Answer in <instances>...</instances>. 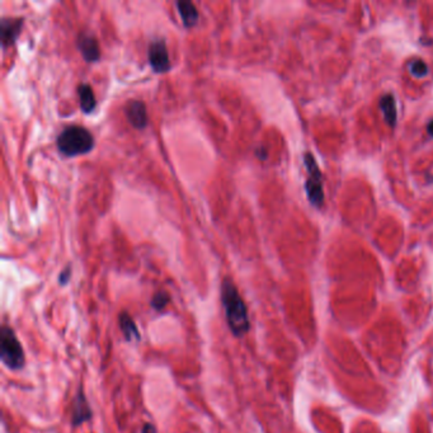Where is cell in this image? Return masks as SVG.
Returning a JSON list of instances; mask_svg holds the SVG:
<instances>
[{
  "mask_svg": "<svg viewBox=\"0 0 433 433\" xmlns=\"http://www.w3.org/2000/svg\"><path fill=\"white\" fill-rule=\"evenodd\" d=\"M221 302L225 310V319L232 333L237 338L244 337L250 328L247 305L234 282L229 278H225L221 284Z\"/></svg>",
  "mask_w": 433,
  "mask_h": 433,
  "instance_id": "obj_1",
  "label": "cell"
},
{
  "mask_svg": "<svg viewBox=\"0 0 433 433\" xmlns=\"http://www.w3.org/2000/svg\"><path fill=\"white\" fill-rule=\"evenodd\" d=\"M56 145L65 157H78L87 154L94 147V137L85 127L69 126L60 132Z\"/></svg>",
  "mask_w": 433,
  "mask_h": 433,
  "instance_id": "obj_2",
  "label": "cell"
},
{
  "mask_svg": "<svg viewBox=\"0 0 433 433\" xmlns=\"http://www.w3.org/2000/svg\"><path fill=\"white\" fill-rule=\"evenodd\" d=\"M0 359L3 365L12 371H19L26 364L22 344L14 330L7 325L3 326L0 333Z\"/></svg>",
  "mask_w": 433,
  "mask_h": 433,
  "instance_id": "obj_3",
  "label": "cell"
},
{
  "mask_svg": "<svg viewBox=\"0 0 433 433\" xmlns=\"http://www.w3.org/2000/svg\"><path fill=\"white\" fill-rule=\"evenodd\" d=\"M305 167H307L308 172H309V180L307 181V188L308 197H309L310 202L315 206H321L324 199L323 193V185H321V173L319 169L318 164H316L315 159L311 154L305 155Z\"/></svg>",
  "mask_w": 433,
  "mask_h": 433,
  "instance_id": "obj_4",
  "label": "cell"
},
{
  "mask_svg": "<svg viewBox=\"0 0 433 433\" xmlns=\"http://www.w3.org/2000/svg\"><path fill=\"white\" fill-rule=\"evenodd\" d=\"M147 58H149L150 66L152 67L155 72H159V74L160 72H167L172 67L167 45H165V41L162 38L150 42Z\"/></svg>",
  "mask_w": 433,
  "mask_h": 433,
  "instance_id": "obj_5",
  "label": "cell"
},
{
  "mask_svg": "<svg viewBox=\"0 0 433 433\" xmlns=\"http://www.w3.org/2000/svg\"><path fill=\"white\" fill-rule=\"evenodd\" d=\"M92 419V409H90L89 403H88L85 394L83 389L80 388L78 391L77 396L72 400L71 406V424L74 427L80 426L85 422Z\"/></svg>",
  "mask_w": 433,
  "mask_h": 433,
  "instance_id": "obj_6",
  "label": "cell"
},
{
  "mask_svg": "<svg viewBox=\"0 0 433 433\" xmlns=\"http://www.w3.org/2000/svg\"><path fill=\"white\" fill-rule=\"evenodd\" d=\"M124 115H126L129 122L137 130H142L147 124V112L146 106L141 100H130L124 107Z\"/></svg>",
  "mask_w": 433,
  "mask_h": 433,
  "instance_id": "obj_7",
  "label": "cell"
},
{
  "mask_svg": "<svg viewBox=\"0 0 433 433\" xmlns=\"http://www.w3.org/2000/svg\"><path fill=\"white\" fill-rule=\"evenodd\" d=\"M78 48L85 61L95 62L100 59V50L97 40L89 33L82 32L78 37Z\"/></svg>",
  "mask_w": 433,
  "mask_h": 433,
  "instance_id": "obj_8",
  "label": "cell"
},
{
  "mask_svg": "<svg viewBox=\"0 0 433 433\" xmlns=\"http://www.w3.org/2000/svg\"><path fill=\"white\" fill-rule=\"evenodd\" d=\"M22 24L23 20L20 18H3L2 24H0L3 48L14 43L22 30Z\"/></svg>",
  "mask_w": 433,
  "mask_h": 433,
  "instance_id": "obj_9",
  "label": "cell"
},
{
  "mask_svg": "<svg viewBox=\"0 0 433 433\" xmlns=\"http://www.w3.org/2000/svg\"><path fill=\"white\" fill-rule=\"evenodd\" d=\"M175 5H177L178 13H180L181 18H182V22L183 24H185V27H193L199 17L196 5L192 2H188V0H181V2L175 3Z\"/></svg>",
  "mask_w": 433,
  "mask_h": 433,
  "instance_id": "obj_10",
  "label": "cell"
},
{
  "mask_svg": "<svg viewBox=\"0 0 433 433\" xmlns=\"http://www.w3.org/2000/svg\"><path fill=\"white\" fill-rule=\"evenodd\" d=\"M118 323H120L121 332H122L126 341H140L141 336H140L139 328H137L136 323H135L134 319L131 318V315H130L127 311L120 313V315H118Z\"/></svg>",
  "mask_w": 433,
  "mask_h": 433,
  "instance_id": "obj_11",
  "label": "cell"
},
{
  "mask_svg": "<svg viewBox=\"0 0 433 433\" xmlns=\"http://www.w3.org/2000/svg\"><path fill=\"white\" fill-rule=\"evenodd\" d=\"M78 95H79L80 100V108L84 113H90L94 111L95 106H97V100H95L94 92H93L92 87L87 83H82L78 85Z\"/></svg>",
  "mask_w": 433,
  "mask_h": 433,
  "instance_id": "obj_12",
  "label": "cell"
},
{
  "mask_svg": "<svg viewBox=\"0 0 433 433\" xmlns=\"http://www.w3.org/2000/svg\"><path fill=\"white\" fill-rule=\"evenodd\" d=\"M380 108L385 121L391 126H394L398 117V110H396L395 98L391 94H385L380 100Z\"/></svg>",
  "mask_w": 433,
  "mask_h": 433,
  "instance_id": "obj_13",
  "label": "cell"
},
{
  "mask_svg": "<svg viewBox=\"0 0 433 433\" xmlns=\"http://www.w3.org/2000/svg\"><path fill=\"white\" fill-rule=\"evenodd\" d=\"M170 296L168 292L165 291H158L155 292L154 296L151 299V307L152 309L157 311H163L167 308V305L169 304Z\"/></svg>",
  "mask_w": 433,
  "mask_h": 433,
  "instance_id": "obj_14",
  "label": "cell"
},
{
  "mask_svg": "<svg viewBox=\"0 0 433 433\" xmlns=\"http://www.w3.org/2000/svg\"><path fill=\"white\" fill-rule=\"evenodd\" d=\"M411 72L417 78H422L428 72V65L422 60H417L412 64Z\"/></svg>",
  "mask_w": 433,
  "mask_h": 433,
  "instance_id": "obj_15",
  "label": "cell"
},
{
  "mask_svg": "<svg viewBox=\"0 0 433 433\" xmlns=\"http://www.w3.org/2000/svg\"><path fill=\"white\" fill-rule=\"evenodd\" d=\"M70 277H71V267L67 266L64 271H61L60 276H59V284L61 286H65L70 281Z\"/></svg>",
  "mask_w": 433,
  "mask_h": 433,
  "instance_id": "obj_16",
  "label": "cell"
},
{
  "mask_svg": "<svg viewBox=\"0 0 433 433\" xmlns=\"http://www.w3.org/2000/svg\"><path fill=\"white\" fill-rule=\"evenodd\" d=\"M141 433H157V428H155L154 424L145 423L144 426H142Z\"/></svg>",
  "mask_w": 433,
  "mask_h": 433,
  "instance_id": "obj_17",
  "label": "cell"
},
{
  "mask_svg": "<svg viewBox=\"0 0 433 433\" xmlns=\"http://www.w3.org/2000/svg\"><path fill=\"white\" fill-rule=\"evenodd\" d=\"M256 154H257V157H258L259 159H262V160H264L267 158V154H266V150H264V147H259V149H257Z\"/></svg>",
  "mask_w": 433,
  "mask_h": 433,
  "instance_id": "obj_18",
  "label": "cell"
},
{
  "mask_svg": "<svg viewBox=\"0 0 433 433\" xmlns=\"http://www.w3.org/2000/svg\"><path fill=\"white\" fill-rule=\"evenodd\" d=\"M428 132H429V135H431V136L433 137V121H431V122H429V124H428Z\"/></svg>",
  "mask_w": 433,
  "mask_h": 433,
  "instance_id": "obj_19",
  "label": "cell"
}]
</instances>
